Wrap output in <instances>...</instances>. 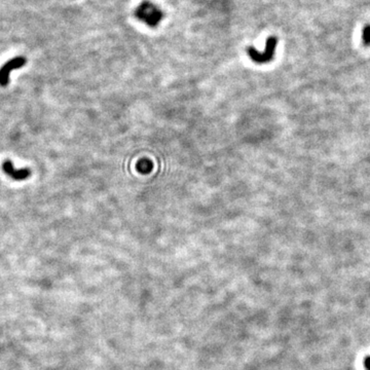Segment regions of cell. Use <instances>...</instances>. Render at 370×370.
<instances>
[{
	"instance_id": "obj_6",
	"label": "cell",
	"mask_w": 370,
	"mask_h": 370,
	"mask_svg": "<svg viewBox=\"0 0 370 370\" xmlns=\"http://www.w3.org/2000/svg\"><path fill=\"white\" fill-rule=\"evenodd\" d=\"M362 41L365 46H370V25H366L363 28Z\"/></svg>"
},
{
	"instance_id": "obj_5",
	"label": "cell",
	"mask_w": 370,
	"mask_h": 370,
	"mask_svg": "<svg viewBox=\"0 0 370 370\" xmlns=\"http://www.w3.org/2000/svg\"><path fill=\"white\" fill-rule=\"evenodd\" d=\"M137 169L142 174H147L152 170V163L148 160H142L137 165Z\"/></svg>"
},
{
	"instance_id": "obj_1",
	"label": "cell",
	"mask_w": 370,
	"mask_h": 370,
	"mask_svg": "<svg viewBox=\"0 0 370 370\" xmlns=\"http://www.w3.org/2000/svg\"><path fill=\"white\" fill-rule=\"evenodd\" d=\"M135 15L138 20L145 23L147 26L151 28L157 27L164 18L163 11L157 5L149 1L142 2L136 9Z\"/></svg>"
},
{
	"instance_id": "obj_3",
	"label": "cell",
	"mask_w": 370,
	"mask_h": 370,
	"mask_svg": "<svg viewBox=\"0 0 370 370\" xmlns=\"http://www.w3.org/2000/svg\"><path fill=\"white\" fill-rule=\"evenodd\" d=\"M27 60L22 56L16 57L6 62L0 69V86L6 87L9 82V75L13 70L19 69L26 64Z\"/></svg>"
},
{
	"instance_id": "obj_2",
	"label": "cell",
	"mask_w": 370,
	"mask_h": 370,
	"mask_svg": "<svg viewBox=\"0 0 370 370\" xmlns=\"http://www.w3.org/2000/svg\"><path fill=\"white\" fill-rule=\"evenodd\" d=\"M278 43V39L276 37H269L266 44V50L264 52H258L254 47H249L247 50L250 59L253 62L257 64H266L270 62L273 59L274 52H276V46Z\"/></svg>"
},
{
	"instance_id": "obj_4",
	"label": "cell",
	"mask_w": 370,
	"mask_h": 370,
	"mask_svg": "<svg viewBox=\"0 0 370 370\" xmlns=\"http://www.w3.org/2000/svg\"><path fill=\"white\" fill-rule=\"evenodd\" d=\"M2 169L5 172V174H7L9 177L15 179V180H25V179H27L31 174L29 169H20V170L17 169L16 170L14 168L13 163H11L10 161H5L3 163Z\"/></svg>"
}]
</instances>
